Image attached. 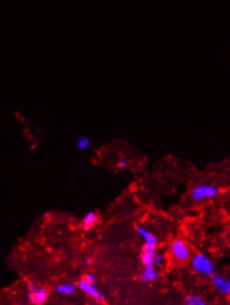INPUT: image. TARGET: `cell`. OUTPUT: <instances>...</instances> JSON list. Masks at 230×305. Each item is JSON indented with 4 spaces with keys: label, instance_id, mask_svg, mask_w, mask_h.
Wrapping results in <instances>:
<instances>
[{
    "label": "cell",
    "instance_id": "13",
    "mask_svg": "<svg viewBox=\"0 0 230 305\" xmlns=\"http://www.w3.org/2000/svg\"><path fill=\"white\" fill-rule=\"evenodd\" d=\"M90 144H92L90 139L85 136H82V137H79L78 140H77L76 148L78 151H86L90 148Z\"/></svg>",
    "mask_w": 230,
    "mask_h": 305
},
{
    "label": "cell",
    "instance_id": "5",
    "mask_svg": "<svg viewBox=\"0 0 230 305\" xmlns=\"http://www.w3.org/2000/svg\"><path fill=\"white\" fill-rule=\"evenodd\" d=\"M77 288H78L83 294H86L87 296L92 297V299H94L97 302H103L104 300H106V297H104L103 293L98 288L96 287V284L89 283L83 279H81L77 282Z\"/></svg>",
    "mask_w": 230,
    "mask_h": 305
},
{
    "label": "cell",
    "instance_id": "3",
    "mask_svg": "<svg viewBox=\"0 0 230 305\" xmlns=\"http://www.w3.org/2000/svg\"><path fill=\"white\" fill-rule=\"evenodd\" d=\"M219 194V189L216 185L209 183H199L193 186L190 197L193 202H201V201L210 200Z\"/></svg>",
    "mask_w": 230,
    "mask_h": 305
},
{
    "label": "cell",
    "instance_id": "12",
    "mask_svg": "<svg viewBox=\"0 0 230 305\" xmlns=\"http://www.w3.org/2000/svg\"><path fill=\"white\" fill-rule=\"evenodd\" d=\"M185 305H208L203 296L197 294H190L186 297Z\"/></svg>",
    "mask_w": 230,
    "mask_h": 305
},
{
    "label": "cell",
    "instance_id": "8",
    "mask_svg": "<svg viewBox=\"0 0 230 305\" xmlns=\"http://www.w3.org/2000/svg\"><path fill=\"white\" fill-rule=\"evenodd\" d=\"M159 279V272L156 266L147 265L144 266L143 271L140 273V281L145 284H150L156 282Z\"/></svg>",
    "mask_w": 230,
    "mask_h": 305
},
{
    "label": "cell",
    "instance_id": "10",
    "mask_svg": "<svg viewBox=\"0 0 230 305\" xmlns=\"http://www.w3.org/2000/svg\"><path fill=\"white\" fill-rule=\"evenodd\" d=\"M77 289H78L77 288V284L73 282H62L55 287L56 293H58L59 295H66V296L75 294Z\"/></svg>",
    "mask_w": 230,
    "mask_h": 305
},
{
    "label": "cell",
    "instance_id": "14",
    "mask_svg": "<svg viewBox=\"0 0 230 305\" xmlns=\"http://www.w3.org/2000/svg\"><path fill=\"white\" fill-rule=\"evenodd\" d=\"M166 260H167L166 255H165L164 253H160V252L157 251L156 254H155V256H153L152 265H153V266H156V268L162 266V265H164L165 263H166Z\"/></svg>",
    "mask_w": 230,
    "mask_h": 305
},
{
    "label": "cell",
    "instance_id": "6",
    "mask_svg": "<svg viewBox=\"0 0 230 305\" xmlns=\"http://www.w3.org/2000/svg\"><path fill=\"white\" fill-rule=\"evenodd\" d=\"M210 281L216 292L220 295L230 296V277L216 273L210 277Z\"/></svg>",
    "mask_w": 230,
    "mask_h": 305
},
{
    "label": "cell",
    "instance_id": "17",
    "mask_svg": "<svg viewBox=\"0 0 230 305\" xmlns=\"http://www.w3.org/2000/svg\"><path fill=\"white\" fill-rule=\"evenodd\" d=\"M92 263H93V260L92 258H89V256H87V258H85V260H83V264L86 266H90L92 265Z\"/></svg>",
    "mask_w": 230,
    "mask_h": 305
},
{
    "label": "cell",
    "instance_id": "7",
    "mask_svg": "<svg viewBox=\"0 0 230 305\" xmlns=\"http://www.w3.org/2000/svg\"><path fill=\"white\" fill-rule=\"evenodd\" d=\"M136 231H137V234L139 235V238L144 241V246L157 249L158 238L155 233L151 232L147 227H145L143 225H138Z\"/></svg>",
    "mask_w": 230,
    "mask_h": 305
},
{
    "label": "cell",
    "instance_id": "2",
    "mask_svg": "<svg viewBox=\"0 0 230 305\" xmlns=\"http://www.w3.org/2000/svg\"><path fill=\"white\" fill-rule=\"evenodd\" d=\"M189 263L192 271L201 276L209 277V279H210L214 274H216L215 262L213 261L210 256L204 252L192 253Z\"/></svg>",
    "mask_w": 230,
    "mask_h": 305
},
{
    "label": "cell",
    "instance_id": "9",
    "mask_svg": "<svg viewBox=\"0 0 230 305\" xmlns=\"http://www.w3.org/2000/svg\"><path fill=\"white\" fill-rule=\"evenodd\" d=\"M99 220V216L98 213L95 212V211H89L87 212L85 216H83L82 220H81V228L83 231H89L92 230V228L97 224V222Z\"/></svg>",
    "mask_w": 230,
    "mask_h": 305
},
{
    "label": "cell",
    "instance_id": "16",
    "mask_svg": "<svg viewBox=\"0 0 230 305\" xmlns=\"http://www.w3.org/2000/svg\"><path fill=\"white\" fill-rule=\"evenodd\" d=\"M127 166H128V161L127 160H120L119 162H118V168L126 169Z\"/></svg>",
    "mask_w": 230,
    "mask_h": 305
},
{
    "label": "cell",
    "instance_id": "4",
    "mask_svg": "<svg viewBox=\"0 0 230 305\" xmlns=\"http://www.w3.org/2000/svg\"><path fill=\"white\" fill-rule=\"evenodd\" d=\"M28 302L31 305H44L49 299V291L44 285L36 283L28 284Z\"/></svg>",
    "mask_w": 230,
    "mask_h": 305
},
{
    "label": "cell",
    "instance_id": "15",
    "mask_svg": "<svg viewBox=\"0 0 230 305\" xmlns=\"http://www.w3.org/2000/svg\"><path fill=\"white\" fill-rule=\"evenodd\" d=\"M82 279L85 280V281H87V282H89V283H93V284H96V282H97L96 276L93 273H87V274H85V275H83Z\"/></svg>",
    "mask_w": 230,
    "mask_h": 305
},
{
    "label": "cell",
    "instance_id": "11",
    "mask_svg": "<svg viewBox=\"0 0 230 305\" xmlns=\"http://www.w3.org/2000/svg\"><path fill=\"white\" fill-rule=\"evenodd\" d=\"M157 252V249H153V247H147V246H144L141 250V253H140V260L144 266H147V265H152V261H153V256H155Z\"/></svg>",
    "mask_w": 230,
    "mask_h": 305
},
{
    "label": "cell",
    "instance_id": "1",
    "mask_svg": "<svg viewBox=\"0 0 230 305\" xmlns=\"http://www.w3.org/2000/svg\"><path fill=\"white\" fill-rule=\"evenodd\" d=\"M168 255L170 261L176 265H186L187 263H189L191 255H192V250L187 241L184 239H173L168 249Z\"/></svg>",
    "mask_w": 230,
    "mask_h": 305
}]
</instances>
